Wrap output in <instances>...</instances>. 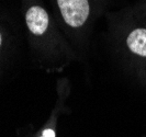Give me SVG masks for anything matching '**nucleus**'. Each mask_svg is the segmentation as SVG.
Segmentation results:
<instances>
[{"label": "nucleus", "mask_w": 146, "mask_h": 137, "mask_svg": "<svg viewBox=\"0 0 146 137\" xmlns=\"http://www.w3.org/2000/svg\"><path fill=\"white\" fill-rule=\"evenodd\" d=\"M57 5L65 22L73 28L81 26L88 19V0H57Z\"/></svg>", "instance_id": "nucleus-1"}, {"label": "nucleus", "mask_w": 146, "mask_h": 137, "mask_svg": "<svg viewBox=\"0 0 146 137\" xmlns=\"http://www.w3.org/2000/svg\"><path fill=\"white\" fill-rule=\"evenodd\" d=\"M126 44L132 53L146 57V29L133 30L126 38Z\"/></svg>", "instance_id": "nucleus-3"}, {"label": "nucleus", "mask_w": 146, "mask_h": 137, "mask_svg": "<svg viewBox=\"0 0 146 137\" xmlns=\"http://www.w3.org/2000/svg\"><path fill=\"white\" fill-rule=\"evenodd\" d=\"M0 45H1V34H0Z\"/></svg>", "instance_id": "nucleus-5"}, {"label": "nucleus", "mask_w": 146, "mask_h": 137, "mask_svg": "<svg viewBox=\"0 0 146 137\" xmlns=\"http://www.w3.org/2000/svg\"><path fill=\"white\" fill-rule=\"evenodd\" d=\"M41 137H55V133L53 130H45Z\"/></svg>", "instance_id": "nucleus-4"}, {"label": "nucleus", "mask_w": 146, "mask_h": 137, "mask_svg": "<svg viewBox=\"0 0 146 137\" xmlns=\"http://www.w3.org/2000/svg\"><path fill=\"white\" fill-rule=\"evenodd\" d=\"M25 21L29 30L36 35H41L48 26V15L42 7L33 6L27 11Z\"/></svg>", "instance_id": "nucleus-2"}]
</instances>
